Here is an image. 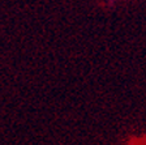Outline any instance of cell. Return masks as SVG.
Masks as SVG:
<instances>
[{
	"mask_svg": "<svg viewBox=\"0 0 146 145\" xmlns=\"http://www.w3.org/2000/svg\"><path fill=\"white\" fill-rule=\"evenodd\" d=\"M129 145H146V136L142 137H133L129 141Z\"/></svg>",
	"mask_w": 146,
	"mask_h": 145,
	"instance_id": "cell-1",
	"label": "cell"
}]
</instances>
